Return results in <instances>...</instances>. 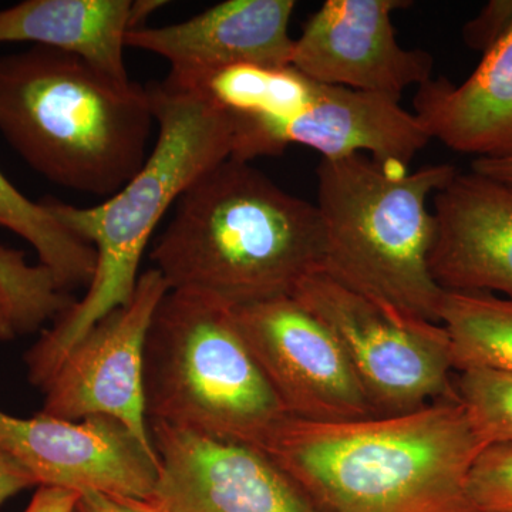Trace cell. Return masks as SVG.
<instances>
[{
  "mask_svg": "<svg viewBox=\"0 0 512 512\" xmlns=\"http://www.w3.org/2000/svg\"><path fill=\"white\" fill-rule=\"evenodd\" d=\"M168 86L201 93L235 119L278 123L291 119L311 101L316 82L292 66L238 64L185 86Z\"/></svg>",
  "mask_w": 512,
  "mask_h": 512,
  "instance_id": "18",
  "label": "cell"
},
{
  "mask_svg": "<svg viewBox=\"0 0 512 512\" xmlns=\"http://www.w3.org/2000/svg\"><path fill=\"white\" fill-rule=\"evenodd\" d=\"M134 0H26L0 10V43L29 42L79 56L114 82H131L124 49Z\"/></svg>",
  "mask_w": 512,
  "mask_h": 512,
  "instance_id": "17",
  "label": "cell"
},
{
  "mask_svg": "<svg viewBox=\"0 0 512 512\" xmlns=\"http://www.w3.org/2000/svg\"><path fill=\"white\" fill-rule=\"evenodd\" d=\"M430 141L419 117L404 109L400 100L316 83L311 101L291 119L278 123L235 119L231 158L251 163L299 144L318 151L322 160L369 153L379 163L407 170Z\"/></svg>",
  "mask_w": 512,
  "mask_h": 512,
  "instance_id": "12",
  "label": "cell"
},
{
  "mask_svg": "<svg viewBox=\"0 0 512 512\" xmlns=\"http://www.w3.org/2000/svg\"><path fill=\"white\" fill-rule=\"evenodd\" d=\"M0 444L37 485L127 501H146L156 488L154 447L114 417L69 421L39 413L19 419L0 412Z\"/></svg>",
  "mask_w": 512,
  "mask_h": 512,
  "instance_id": "11",
  "label": "cell"
},
{
  "mask_svg": "<svg viewBox=\"0 0 512 512\" xmlns=\"http://www.w3.org/2000/svg\"><path fill=\"white\" fill-rule=\"evenodd\" d=\"M471 171L512 188V153L504 157L473 160Z\"/></svg>",
  "mask_w": 512,
  "mask_h": 512,
  "instance_id": "28",
  "label": "cell"
},
{
  "mask_svg": "<svg viewBox=\"0 0 512 512\" xmlns=\"http://www.w3.org/2000/svg\"><path fill=\"white\" fill-rule=\"evenodd\" d=\"M458 173L451 164L407 173L366 154L320 161L322 272L380 305L440 323L446 291L430 269L436 220L429 200Z\"/></svg>",
  "mask_w": 512,
  "mask_h": 512,
  "instance_id": "5",
  "label": "cell"
},
{
  "mask_svg": "<svg viewBox=\"0 0 512 512\" xmlns=\"http://www.w3.org/2000/svg\"><path fill=\"white\" fill-rule=\"evenodd\" d=\"M147 89L158 137L141 170L94 207L40 200L60 224L96 251V269L83 298L26 353L29 382L40 389L100 319L131 301L148 242L178 198L234 153L235 120L227 111L194 90L164 82Z\"/></svg>",
  "mask_w": 512,
  "mask_h": 512,
  "instance_id": "2",
  "label": "cell"
},
{
  "mask_svg": "<svg viewBox=\"0 0 512 512\" xmlns=\"http://www.w3.org/2000/svg\"><path fill=\"white\" fill-rule=\"evenodd\" d=\"M0 289L9 303L18 333L35 332L73 305L42 265H30L25 254L0 245Z\"/></svg>",
  "mask_w": 512,
  "mask_h": 512,
  "instance_id": "21",
  "label": "cell"
},
{
  "mask_svg": "<svg viewBox=\"0 0 512 512\" xmlns=\"http://www.w3.org/2000/svg\"><path fill=\"white\" fill-rule=\"evenodd\" d=\"M456 394L485 446L512 444V373L493 367L458 372Z\"/></svg>",
  "mask_w": 512,
  "mask_h": 512,
  "instance_id": "22",
  "label": "cell"
},
{
  "mask_svg": "<svg viewBox=\"0 0 512 512\" xmlns=\"http://www.w3.org/2000/svg\"><path fill=\"white\" fill-rule=\"evenodd\" d=\"M147 86L119 83L47 47L0 59V133L37 173L109 198L147 161L154 123Z\"/></svg>",
  "mask_w": 512,
  "mask_h": 512,
  "instance_id": "4",
  "label": "cell"
},
{
  "mask_svg": "<svg viewBox=\"0 0 512 512\" xmlns=\"http://www.w3.org/2000/svg\"><path fill=\"white\" fill-rule=\"evenodd\" d=\"M323 255L316 205L228 158L178 198L150 258L170 291L237 309L292 296L322 271Z\"/></svg>",
  "mask_w": 512,
  "mask_h": 512,
  "instance_id": "3",
  "label": "cell"
},
{
  "mask_svg": "<svg viewBox=\"0 0 512 512\" xmlns=\"http://www.w3.org/2000/svg\"><path fill=\"white\" fill-rule=\"evenodd\" d=\"M468 494L480 512H512V444H490L468 474Z\"/></svg>",
  "mask_w": 512,
  "mask_h": 512,
  "instance_id": "23",
  "label": "cell"
},
{
  "mask_svg": "<svg viewBox=\"0 0 512 512\" xmlns=\"http://www.w3.org/2000/svg\"><path fill=\"white\" fill-rule=\"evenodd\" d=\"M484 447L454 397L339 423L285 417L259 451L320 512H480L468 474Z\"/></svg>",
  "mask_w": 512,
  "mask_h": 512,
  "instance_id": "1",
  "label": "cell"
},
{
  "mask_svg": "<svg viewBox=\"0 0 512 512\" xmlns=\"http://www.w3.org/2000/svg\"><path fill=\"white\" fill-rule=\"evenodd\" d=\"M234 315L286 416L315 423L376 416L338 340L293 296L237 308Z\"/></svg>",
  "mask_w": 512,
  "mask_h": 512,
  "instance_id": "8",
  "label": "cell"
},
{
  "mask_svg": "<svg viewBox=\"0 0 512 512\" xmlns=\"http://www.w3.org/2000/svg\"><path fill=\"white\" fill-rule=\"evenodd\" d=\"M77 512H146L136 501L120 500L100 493H83Z\"/></svg>",
  "mask_w": 512,
  "mask_h": 512,
  "instance_id": "27",
  "label": "cell"
},
{
  "mask_svg": "<svg viewBox=\"0 0 512 512\" xmlns=\"http://www.w3.org/2000/svg\"><path fill=\"white\" fill-rule=\"evenodd\" d=\"M82 494L56 485H39L25 512H77Z\"/></svg>",
  "mask_w": 512,
  "mask_h": 512,
  "instance_id": "26",
  "label": "cell"
},
{
  "mask_svg": "<svg viewBox=\"0 0 512 512\" xmlns=\"http://www.w3.org/2000/svg\"><path fill=\"white\" fill-rule=\"evenodd\" d=\"M158 480L146 512H320L274 461L256 448L148 423Z\"/></svg>",
  "mask_w": 512,
  "mask_h": 512,
  "instance_id": "10",
  "label": "cell"
},
{
  "mask_svg": "<svg viewBox=\"0 0 512 512\" xmlns=\"http://www.w3.org/2000/svg\"><path fill=\"white\" fill-rule=\"evenodd\" d=\"M18 335L15 322H13L12 312H10L9 303L0 289V340H10Z\"/></svg>",
  "mask_w": 512,
  "mask_h": 512,
  "instance_id": "29",
  "label": "cell"
},
{
  "mask_svg": "<svg viewBox=\"0 0 512 512\" xmlns=\"http://www.w3.org/2000/svg\"><path fill=\"white\" fill-rule=\"evenodd\" d=\"M148 423L261 450L286 416L235 322L234 309L184 291L160 302L144 352Z\"/></svg>",
  "mask_w": 512,
  "mask_h": 512,
  "instance_id": "6",
  "label": "cell"
},
{
  "mask_svg": "<svg viewBox=\"0 0 512 512\" xmlns=\"http://www.w3.org/2000/svg\"><path fill=\"white\" fill-rule=\"evenodd\" d=\"M0 227L25 239L67 293L87 288L96 269V251L50 214L42 201H32L0 171Z\"/></svg>",
  "mask_w": 512,
  "mask_h": 512,
  "instance_id": "19",
  "label": "cell"
},
{
  "mask_svg": "<svg viewBox=\"0 0 512 512\" xmlns=\"http://www.w3.org/2000/svg\"><path fill=\"white\" fill-rule=\"evenodd\" d=\"M292 296L338 340L376 416L457 397L451 340L441 323L380 305L322 271Z\"/></svg>",
  "mask_w": 512,
  "mask_h": 512,
  "instance_id": "7",
  "label": "cell"
},
{
  "mask_svg": "<svg viewBox=\"0 0 512 512\" xmlns=\"http://www.w3.org/2000/svg\"><path fill=\"white\" fill-rule=\"evenodd\" d=\"M407 0H326L293 45L291 66L316 83L402 99L433 79L426 50L397 42L392 16Z\"/></svg>",
  "mask_w": 512,
  "mask_h": 512,
  "instance_id": "13",
  "label": "cell"
},
{
  "mask_svg": "<svg viewBox=\"0 0 512 512\" xmlns=\"http://www.w3.org/2000/svg\"><path fill=\"white\" fill-rule=\"evenodd\" d=\"M168 291L157 269L141 274L131 301L107 313L64 356L42 387L40 414L69 421L114 417L153 446L144 404V352L154 312Z\"/></svg>",
  "mask_w": 512,
  "mask_h": 512,
  "instance_id": "9",
  "label": "cell"
},
{
  "mask_svg": "<svg viewBox=\"0 0 512 512\" xmlns=\"http://www.w3.org/2000/svg\"><path fill=\"white\" fill-rule=\"evenodd\" d=\"M433 278L444 291L512 298V188L458 173L433 197Z\"/></svg>",
  "mask_w": 512,
  "mask_h": 512,
  "instance_id": "15",
  "label": "cell"
},
{
  "mask_svg": "<svg viewBox=\"0 0 512 512\" xmlns=\"http://www.w3.org/2000/svg\"><path fill=\"white\" fill-rule=\"evenodd\" d=\"M414 114L431 140L458 153L497 158L512 153V28L461 84L431 79L417 90Z\"/></svg>",
  "mask_w": 512,
  "mask_h": 512,
  "instance_id": "16",
  "label": "cell"
},
{
  "mask_svg": "<svg viewBox=\"0 0 512 512\" xmlns=\"http://www.w3.org/2000/svg\"><path fill=\"white\" fill-rule=\"evenodd\" d=\"M293 0H225L184 22L127 33L126 46L170 63L164 82L185 86L238 64L291 66Z\"/></svg>",
  "mask_w": 512,
  "mask_h": 512,
  "instance_id": "14",
  "label": "cell"
},
{
  "mask_svg": "<svg viewBox=\"0 0 512 512\" xmlns=\"http://www.w3.org/2000/svg\"><path fill=\"white\" fill-rule=\"evenodd\" d=\"M512 28V0H491L464 26V42L477 52L487 53Z\"/></svg>",
  "mask_w": 512,
  "mask_h": 512,
  "instance_id": "24",
  "label": "cell"
},
{
  "mask_svg": "<svg viewBox=\"0 0 512 512\" xmlns=\"http://www.w3.org/2000/svg\"><path fill=\"white\" fill-rule=\"evenodd\" d=\"M440 323L450 336L456 372L493 367L512 373V298L446 291Z\"/></svg>",
  "mask_w": 512,
  "mask_h": 512,
  "instance_id": "20",
  "label": "cell"
},
{
  "mask_svg": "<svg viewBox=\"0 0 512 512\" xmlns=\"http://www.w3.org/2000/svg\"><path fill=\"white\" fill-rule=\"evenodd\" d=\"M33 485H37L35 478L0 444V505Z\"/></svg>",
  "mask_w": 512,
  "mask_h": 512,
  "instance_id": "25",
  "label": "cell"
}]
</instances>
